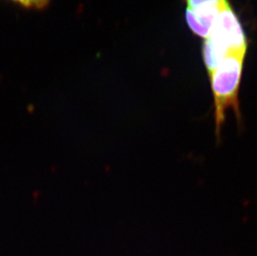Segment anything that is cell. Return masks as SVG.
<instances>
[{
    "mask_svg": "<svg viewBox=\"0 0 257 256\" xmlns=\"http://www.w3.org/2000/svg\"><path fill=\"white\" fill-rule=\"evenodd\" d=\"M245 57L229 54L220 61L209 77L213 101V118L217 139L226 120V114L231 110L236 121L241 123V112L239 93L242 79Z\"/></svg>",
    "mask_w": 257,
    "mask_h": 256,
    "instance_id": "obj_1",
    "label": "cell"
},
{
    "mask_svg": "<svg viewBox=\"0 0 257 256\" xmlns=\"http://www.w3.org/2000/svg\"><path fill=\"white\" fill-rule=\"evenodd\" d=\"M247 47L243 27L229 1L226 0L220 8L210 35L205 39L202 46L203 60L208 76L227 55L245 57Z\"/></svg>",
    "mask_w": 257,
    "mask_h": 256,
    "instance_id": "obj_2",
    "label": "cell"
},
{
    "mask_svg": "<svg viewBox=\"0 0 257 256\" xmlns=\"http://www.w3.org/2000/svg\"><path fill=\"white\" fill-rule=\"evenodd\" d=\"M222 4L220 6H212L196 10L186 8V20L192 33L197 36L206 39L211 33Z\"/></svg>",
    "mask_w": 257,
    "mask_h": 256,
    "instance_id": "obj_3",
    "label": "cell"
},
{
    "mask_svg": "<svg viewBox=\"0 0 257 256\" xmlns=\"http://www.w3.org/2000/svg\"><path fill=\"white\" fill-rule=\"evenodd\" d=\"M186 8L191 10L200 9L212 6H220L225 0H184Z\"/></svg>",
    "mask_w": 257,
    "mask_h": 256,
    "instance_id": "obj_4",
    "label": "cell"
},
{
    "mask_svg": "<svg viewBox=\"0 0 257 256\" xmlns=\"http://www.w3.org/2000/svg\"><path fill=\"white\" fill-rule=\"evenodd\" d=\"M26 9H43L50 4L51 0H12Z\"/></svg>",
    "mask_w": 257,
    "mask_h": 256,
    "instance_id": "obj_5",
    "label": "cell"
}]
</instances>
